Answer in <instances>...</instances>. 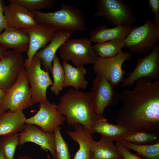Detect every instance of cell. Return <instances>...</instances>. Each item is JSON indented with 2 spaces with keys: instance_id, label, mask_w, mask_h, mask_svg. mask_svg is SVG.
I'll use <instances>...</instances> for the list:
<instances>
[{
  "instance_id": "cell-32",
  "label": "cell",
  "mask_w": 159,
  "mask_h": 159,
  "mask_svg": "<svg viewBox=\"0 0 159 159\" xmlns=\"http://www.w3.org/2000/svg\"><path fill=\"white\" fill-rule=\"evenodd\" d=\"M115 145L123 159H145L137 154H133L125 148L120 141H116Z\"/></svg>"
},
{
  "instance_id": "cell-40",
  "label": "cell",
  "mask_w": 159,
  "mask_h": 159,
  "mask_svg": "<svg viewBox=\"0 0 159 159\" xmlns=\"http://www.w3.org/2000/svg\"><path fill=\"white\" fill-rule=\"evenodd\" d=\"M47 156L48 159H53L52 158H51L48 154H47Z\"/></svg>"
},
{
  "instance_id": "cell-26",
  "label": "cell",
  "mask_w": 159,
  "mask_h": 159,
  "mask_svg": "<svg viewBox=\"0 0 159 159\" xmlns=\"http://www.w3.org/2000/svg\"><path fill=\"white\" fill-rule=\"evenodd\" d=\"M93 46L97 55L103 58L114 57L125 47L124 40H112L97 43Z\"/></svg>"
},
{
  "instance_id": "cell-31",
  "label": "cell",
  "mask_w": 159,
  "mask_h": 159,
  "mask_svg": "<svg viewBox=\"0 0 159 159\" xmlns=\"http://www.w3.org/2000/svg\"><path fill=\"white\" fill-rule=\"evenodd\" d=\"M55 159H71L68 145L61 134L60 127L54 131Z\"/></svg>"
},
{
  "instance_id": "cell-22",
  "label": "cell",
  "mask_w": 159,
  "mask_h": 159,
  "mask_svg": "<svg viewBox=\"0 0 159 159\" xmlns=\"http://www.w3.org/2000/svg\"><path fill=\"white\" fill-rule=\"evenodd\" d=\"M127 130L118 124H114L109 123L103 115L97 116L92 123L90 130L92 134L99 133L102 135V137L113 142L119 141Z\"/></svg>"
},
{
  "instance_id": "cell-33",
  "label": "cell",
  "mask_w": 159,
  "mask_h": 159,
  "mask_svg": "<svg viewBox=\"0 0 159 159\" xmlns=\"http://www.w3.org/2000/svg\"><path fill=\"white\" fill-rule=\"evenodd\" d=\"M147 2L149 7L155 14L153 21L159 25V0H148Z\"/></svg>"
},
{
  "instance_id": "cell-21",
  "label": "cell",
  "mask_w": 159,
  "mask_h": 159,
  "mask_svg": "<svg viewBox=\"0 0 159 159\" xmlns=\"http://www.w3.org/2000/svg\"><path fill=\"white\" fill-rule=\"evenodd\" d=\"M23 111L8 110L0 115V137L19 133L24 129L26 119Z\"/></svg>"
},
{
  "instance_id": "cell-2",
  "label": "cell",
  "mask_w": 159,
  "mask_h": 159,
  "mask_svg": "<svg viewBox=\"0 0 159 159\" xmlns=\"http://www.w3.org/2000/svg\"><path fill=\"white\" fill-rule=\"evenodd\" d=\"M57 107L65 117L67 125L74 127L80 124L90 130L97 116L90 92L70 88L60 97Z\"/></svg>"
},
{
  "instance_id": "cell-35",
  "label": "cell",
  "mask_w": 159,
  "mask_h": 159,
  "mask_svg": "<svg viewBox=\"0 0 159 159\" xmlns=\"http://www.w3.org/2000/svg\"><path fill=\"white\" fill-rule=\"evenodd\" d=\"M6 91L0 88V103L4 97Z\"/></svg>"
},
{
  "instance_id": "cell-19",
  "label": "cell",
  "mask_w": 159,
  "mask_h": 159,
  "mask_svg": "<svg viewBox=\"0 0 159 159\" xmlns=\"http://www.w3.org/2000/svg\"><path fill=\"white\" fill-rule=\"evenodd\" d=\"M133 26L118 25L108 28L101 25L92 30L89 33L91 42L98 43L115 40H124L131 31Z\"/></svg>"
},
{
  "instance_id": "cell-5",
  "label": "cell",
  "mask_w": 159,
  "mask_h": 159,
  "mask_svg": "<svg viewBox=\"0 0 159 159\" xmlns=\"http://www.w3.org/2000/svg\"><path fill=\"white\" fill-rule=\"evenodd\" d=\"M96 11L94 17L105 18L110 24L115 26H132L137 21L131 6L122 0H96Z\"/></svg>"
},
{
  "instance_id": "cell-20",
  "label": "cell",
  "mask_w": 159,
  "mask_h": 159,
  "mask_svg": "<svg viewBox=\"0 0 159 159\" xmlns=\"http://www.w3.org/2000/svg\"><path fill=\"white\" fill-rule=\"evenodd\" d=\"M74 127L73 131H66L71 138L79 145V149L72 159H90L92 134L81 124H78Z\"/></svg>"
},
{
  "instance_id": "cell-6",
  "label": "cell",
  "mask_w": 159,
  "mask_h": 159,
  "mask_svg": "<svg viewBox=\"0 0 159 159\" xmlns=\"http://www.w3.org/2000/svg\"><path fill=\"white\" fill-rule=\"evenodd\" d=\"M91 43L87 38H71L60 47L59 57L68 62L71 61L76 67L93 64L98 56Z\"/></svg>"
},
{
  "instance_id": "cell-42",
  "label": "cell",
  "mask_w": 159,
  "mask_h": 159,
  "mask_svg": "<svg viewBox=\"0 0 159 159\" xmlns=\"http://www.w3.org/2000/svg\"><path fill=\"white\" fill-rule=\"evenodd\" d=\"M3 3V2L0 0V6Z\"/></svg>"
},
{
  "instance_id": "cell-27",
  "label": "cell",
  "mask_w": 159,
  "mask_h": 159,
  "mask_svg": "<svg viewBox=\"0 0 159 159\" xmlns=\"http://www.w3.org/2000/svg\"><path fill=\"white\" fill-rule=\"evenodd\" d=\"M120 141L125 148L136 152L145 159H159V142L152 144L137 145Z\"/></svg>"
},
{
  "instance_id": "cell-7",
  "label": "cell",
  "mask_w": 159,
  "mask_h": 159,
  "mask_svg": "<svg viewBox=\"0 0 159 159\" xmlns=\"http://www.w3.org/2000/svg\"><path fill=\"white\" fill-rule=\"evenodd\" d=\"M0 104L6 111H23L34 105L25 68L15 83L6 91Z\"/></svg>"
},
{
  "instance_id": "cell-1",
  "label": "cell",
  "mask_w": 159,
  "mask_h": 159,
  "mask_svg": "<svg viewBox=\"0 0 159 159\" xmlns=\"http://www.w3.org/2000/svg\"><path fill=\"white\" fill-rule=\"evenodd\" d=\"M119 93L117 124L127 130L159 133V80L142 78Z\"/></svg>"
},
{
  "instance_id": "cell-28",
  "label": "cell",
  "mask_w": 159,
  "mask_h": 159,
  "mask_svg": "<svg viewBox=\"0 0 159 159\" xmlns=\"http://www.w3.org/2000/svg\"><path fill=\"white\" fill-rule=\"evenodd\" d=\"M51 72L53 79V84L50 88L51 91L56 96L63 88L65 73L64 69L57 55H55L52 62Z\"/></svg>"
},
{
  "instance_id": "cell-13",
  "label": "cell",
  "mask_w": 159,
  "mask_h": 159,
  "mask_svg": "<svg viewBox=\"0 0 159 159\" xmlns=\"http://www.w3.org/2000/svg\"><path fill=\"white\" fill-rule=\"evenodd\" d=\"M24 63L21 53L12 50L7 51L0 59V88L6 91L11 87L25 68Z\"/></svg>"
},
{
  "instance_id": "cell-14",
  "label": "cell",
  "mask_w": 159,
  "mask_h": 159,
  "mask_svg": "<svg viewBox=\"0 0 159 159\" xmlns=\"http://www.w3.org/2000/svg\"><path fill=\"white\" fill-rule=\"evenodd\" d=\"M27 142L33 143L38 145L42 150L49 151L52 158L55 159L54 133L44 132L35 125L26 123L24 129L19 133L18 146H22Z\"/></svg>"
},
{
  "instance_id": "cell-24",
  "label": "cell",
  "mask_w": 159,
  "mask_h": 159,
  "mask_svg": "<svg viewBox=\"0 0 159 159\" xmlns=\"http://www.w3.org/2000/svg\"><path fill=\"white\" fill-rule=\"evenodd\" d=\"M121 156L113 141L102 137L91 143L90 159H112Z\"/></svg>"
},
{
  "instance_id": "cell-10",
  "label": "cell",
  "mask_w": 159,
  "mask_h": 159,
  "mask_svg": "<svg viewBox=\"0 0 159 159\" xmlns=\"http://www.w3.org/2000/svg\"><path fill=\"white\" fill-rule=\"evenodd\" d=\"M135 67L124 79L122 86L130 87L137 80L148 78L153 80L159 78V43L145 57H138Z\"/></svg>"
},
{
  "instance_id": "cell-41",
  "label": "cell",
  "mask_w": 159,
  "mask_h": 159,
  "mask_svg": "<svg viewBox=\"0 0 159 159\" xmlns=\"http://www.w3.org/2000/svg\"><path fill=\"white\" fill-rule=\"evenodd\" d=\"M123 159V158L122 157V156H120V157H119L117 158H113V159Z\"/></svg>"
},
{
  "instance_id": "cell-36",
  "label": "cell",
  "mask_w": 159,
  "mask_h": 159,
  "mask_svg": "<svg viewBox=\"0 0 159 159\" xmlns=\"http://www.w3.org/2000/svg\"><path fill=\"white\" fill-rule=\"evenodd\" d=\"M7 51V50L0 46V59L5 54Z\"/></svg>"
},
{
  "instance_id": "cell-15",
  "label": "cell",
  "mask_w": 159,
  "mask_h": 159,
  "mask_svg": "<svg viewBox=\"0 0 159 159\" xmlns=\"http://www.w3.org/2000/svg\"><path fill=\"white\" fill-rule=\"evenodd\" d=\"M4 8V14L7 27L21 30L35 26L38 23L33 13L23 6L11 2Z\"/></svg>"
},
{
  "instance_id": "cell-29",
  "label": "cell",
  "mask_w": 159,
  "mask_h": 159,
  "mask_svg": "<svg viewBox=\"0 0 159 159\" xmlns=\"http://www.w3.org/2000/svg\"><path fill=\"white\" fill-rule=\"evenodd\" d=\"M19 133L2 136L0 138V149L5 159H14L17 146H18Z\"/></svg>"
},
{
  "instance_id": "cell-12",
  "label": "cell",
  "mask_w": 159,
  "mask_h": 159,
  "mask_svg": "<svg viewBox=\"0 0 159 159\" xmlns=\"http://www.w3.org/2000/svg\"><path fill=\"white\" fill-rule=\"evenodd\" d=\"M65 121V117L57 109V105L48 101L39 103L38 111L26 118L25 122L35 125L44 132L52 133L63 125Z\"/></svg>"
},
{
  "instance_id": "cell-25",
  "label": "cell",
  "mask_w": 159,
  "mask_h": 159,
  "mask_svg": "<svg viewBox=\"0 0 159 159\" xmlns=\"http://www.w3.org/2000/svg\"><path fill=\"white\" fill-rule=\"evenodd\" d=\"M137 145H149L159 142V133L144 131L127 130L119 140Z\"/></svg>"
},
{
  "instance_id": "cell-16",
  "label": "cell",
  "mask_w": 159,
  "mask_h": 159,
  "mask_svg": "<svg viewBox=\"0 0 159 159\" xmlns=\"http://www.w3.org/2000/svg\"><path fill=\"white\" fill-rule=\"evenodd\" d=\"M29 37L28 49L26 52L27 58L25 60V67L30 64L38 51L46 47L56 33L53 30L41 24H38L31 28L22 29Z\"/></svg>"
},
{
  "instance_id": "cell-38",
  "label": "cell",
  "mask_w": 159,
  "mask_h": 159,
  "mask_svg": "<svg viewBox=\"0 0 159 159\" xmlns=\"http://www.w3.org/2000/svg\"><path fill=\"white\" fill-rule=\"evenodd\" d=\"M6 111L0 104V115Z\"/></svg>"
},
{
  "instance_id": "cell-23",
  "label": "cell",
  "mask_w": 159,
  "mask_h": 159,
  "mask_svg": "<svg viewBox=\"0 0 159 159\" xmlns=\"http://www.w3.org/2000/svg\"><path fill=\"white\" fill-rule=\"evenodd\" d=\"M62 65L65 73L63 88L71 86L76 90L87 88L88 82L85 77L87 70L84 66L75 67L64 61Z\"/></svg>"
},
{
  "instance_id": "cell-18",
  "label": "cell",
  "mask_w": 159,
  "mask_h": 159,
  "mask_svg": "<svg viewBox=\"0 0 159 159\" xmlns=\"http://www.w3.org/2000/svg\"><path fill=\"white\" fill-rule=\"evenodd\" d=\"M29 44V35L22 30L8 27L0 34V46L6 50L21 53L27 52Z\"/></svg>"
},
{
  "instance_id": "cell-11",
  "label": "cell",
  "mask_w": 159,
  "mask_h": 159,
  "mask_svg": "<svg viewBox=\"0 0 159 159\" xmlns=\"http://www.w3.org/2000/svg\"><path fill=\"white\" fill-rule=\"evenodd\" d=\"M104 78L96 75L90 91L92 103L97 116H103L107 107L116 105L119 100V93Z\"/></svg>"
},
{
  "instance_id": "cell-37",
  "label": "cell",
  "mask_w": 159,
  "mask_h": 159,
  "mask_svg": "<svg viewBox=\"0 0 159 159\" xmlns=\"http://www.w3.org/2000/svg\"><path fill=\"white\" fill-rule=\"evenodd\" d=\"M18 159H35L27 155H24L19 156Z\"/></svg>"
},
{
  "instance_id": "cell-9",
  "label": "cell",
  "mask_w": 159,
  "mask_h": 159,
  "mask_svg": "<svg viewBox=\"0 0 159 159\" xmlns=\"http://www.w3.org/2000/svg\"><path fill=\"white\" fill-rule=\"evenodd\" d=\"M131 57L130 52L122 51L112 57H98L93 64V71L96 75L103 77L115 87L123 81L126 71L122 69V66Z\"/></svg>"
},
{
  "instance_id": "cell-30",
  "label": "cell",
  "mask_w": 159,
  "mask_h": 159,
  "mask_svg": "<svg viewBox=\"0 0 159 159\" xmlns=\"http://www.w3.org/2000/svg\"><path fill=\"white\" fill-rule=\"evenodd\" d=\"M9 2L18 4L30 11H40L44 8L50 9L57 3L55 0H9Z\"/></svg>"
},
{
  "instance_id": "cell-8",
  "label": "cell",
  "mask_w": 159,
  "mask_h": 159,
  "mask_svg": "<svg viewBox=\"0 0 159 159\" xmlns=\"http://www.w3.org/2000/svg\"><path fill=\"white\" fill-rule=\"evenodd\" d=\"M41 59L34 55L29 64L25 67L33 105L48 101L47 90L53 84L49 73L41 68Z\"/></svg>"
},
{
  "instance_id": "cell-39",
  "label": "cell",
  "mask_w": 159,
  "mask_h": 159,
  "mask_svg": "<svg viewBox=\"0 0 159 159\" xmlns=\"http://www.w3.org/2000/svg\"><path fill=\"white\" fill-rule=\"evenodd\" d=\"M0 159H5L3 155L1 152L0 149Z\"/></svg>"
},
{
  "instance_id": "cell-17",
  "label": "cell",
  "mask_w": 159,
  "mask_h": 159,
  "mask_svg": "<svg viewBox=\"0 0 159 159\" xmlns=\"http://www.w3.org/2000/svg\"><path fill=\"white\" fill-rule=\"evenodd\" d=\"M74 33L67 31L56 33L48 44L35 54L34 55L41 60L44 70L49 73L51 72L53 60L56 52L67 40L71 38Z\"/></svg>"
},
{
  "instance_id": "cell-3",
  "label": "cell",
  "mask_w": 159,
  "mask_h": 159,
  "mask_svg": "<svg viewBox=\"0 0 159 159\" xmlns=\"http://www.w3.org/2000/svg\"><path fill=\"white\" fill-rule=\"evenodd\" d=\"M31 11L38 23L56 33L62 31L74 33L85 30V19L83 12L73 5L63 4L60 10L53 12Z\"/></svg>"
},
{
  "instance_id": "cell-34",
  "label": "cell",
  "mask_w": 159,
  "mask_h": 159,
  "mask_svg": "<svg viewBox=\"0 0 159 159\" xmlns=\"http://www.w3.org/2000/svg\"><path fill=\"white\" fill-rule=\"evenodd\" d=\"M5 5L3 3L0 6V34L7 26L4 14V8Z\"/></svg>"
},
{
  "instance_id": "cell-4",
  "label": "cell",
  "mask_w": 159,
  "mask_h": 159,
  "mask_svg": "<svg viewBox=\"0 0 159 159\" xmlns=\"http://www.w3.org/2000/svg\"><path fill=\"white\" fill-rule=\"evenodd\" d=\"M124 41L125 47L131 52H149L159 43V25L149 19L140 26H133Z\"/></svg>"
}]
</instances>
